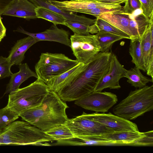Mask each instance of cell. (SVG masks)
Instances as JSON below:
<instances>
[{
  "mask_svg": "<svg viewBox=\"0 0 153 153\" xmlns=\"http://www.w3.org/2000/svg\"><path fill=\"white\" fill-rule=\"evenodd\" d=\"M112 53L100 52L87 63L70 85L57 93L64 101H75L94 91L108 71Z\"/></svg>",
  "mask_w": 153,
  "mask_h": 153,
  "instance_id": "obj_1",
  "label": "cell"
},
{
  "mask_svg": "<svg viewBox=\"0 0 153 153\" xmlns=\"http://www.w3.org/2000/svg\"><path fill=\"white\" fill-rule=\"evenodd\" d=\"M68 108L57 93L49 91L39 105L22 112L19 116L25 121L45 131L66 123L68 119L66 112Z\"/></svg>",
  "mask_w": 153,
  "mask_h": 153,
  "instance_id": "obj_2",
  "label": "cell"
},
{
  "mask_svg": "<svg viewBox=\"0 0 153 153\" xmlns=\"http://www.w3.org/2000/svg\"><path fill=\"white\" fill-rule=\"evenodd\" d=\"M54 141L44 131L26 121H14L2 130L0 146L26 145L49 146Z\"/></svg>",
  "mask_w": 153,
  "mask_h": 153,
  "instance_id": "obj_3",
  "label": "cell"
},
{
  "mask_svg": "<svg viewBox=\"0 0 153 153\" xmlns=\"http://www.w3.org/2000/svg\"><path fill=\"white\" fill-rule=\"evenodd\" d=\"M153 109V85L131 91L128 96L113 108L115 114L133 120Z\"/></svg>",
  "mask_w": 153,
  "mask_h": 153,
  "instance_id": "obj_4",
  "label": "cell"
},
{
  "mask_svg": "<svg viewBox=\"0 0 153 153\" xmlns=\"http://www.w3.org/2000/svg\"><path fill=\"white\" fill-rule=\"evenodd\" d=\"M49 91L46 85L37 79L28 86L9 93L6 106L19 116L39 105Z\"/></svg>",
  "mask_w": 153,
  "mask_h": 153,
  "instance_id": "obj_5",
  "label": "cell"
},
{
  "mask_svg": "<svg viewBox=\"0 0 153 153\" xmlns=\"http://www.w3.org/2000/svg\"><path fill=\"white\" fill-rule=\"evenodd\" d=\"M97 17L126 33L130 36V39L141 38L150 22V18L142 13L141 9L137 10L132 14L123 12L105 13Z\"/></svg>",
  "mask_w": 153,
  "mask_h": 153,
  "instance_id": "obj_6",
  "label": "cell"
},
{
  "mask_svg": "<svg viewBox=\"0 0 153 153\" xmlns=\"http://www.w3.org/2000/svg\"><path fill=\"white\" fill-rule=\"evenodd\" d=\"M79 63L62 53H41L35 65L37 78L46 84L53 78L74 67Z\"/></svg>",
  "mask_w": 153,
  "mask_h": 153,
  "instance_id": "obj_7",
  "label": "cell"
},
{
  "mask_svg": "<svg viewBox=\"0 0 153 153\" xmlns=\"http://www.w3.org/2000/svg\"><path fill=\"white\" fill-rule=\"evenodd\" d=\"M70 47L79 63L86 64L100 52L95 35L71 36Z\"/></svg>",
  "mask_w": 153,
  "mask_h": 153,
  "instance_id": "obj_8",
  "label": "cell"
},
{
  "mask_svg": "<svg viewBox=\"0 0 153 153\" xmlns=\"http://www.w3.org/2000/svg\"><path fill=\"white\" fill-rule=\"evenodd\" d=\"M74 137H87L116 132L88 117L83 112L65 123Z\"/></svg>",
  "mask_w": 153,
  "mask_h": 153,
  "instance_id": "obj_9",
  "label": "cell"
},
{
  "mask_svg": "<svg viewBox=\"0 0 153 153\" xmlns=\"http://www.w3.org/2000/svg\"><path fill=\"white\" fill-rule=\"evenodd\" d=\"M117 101V96L114 93L94 91L75 100L74 103L87 110L104 113L107 112Z\"/></svg>",
  "mask_w": 153,
  "mask_h": 153,
  "instance_id": "obj_10",
  "label": "cell"
},
{
  "mask_svg": "<svg viewBox=\"0 0 153 153\" xmlns=\"http://www.w3.org/2000/svg\"><path fill=\"white\" fill-rule=\"evenodd\" d=\"M86 114L91 119L116 132L139 131L135 123L111 113L96 112Z\"/></svg>",
  "mask_w": 153,
  "mask_h": 153,
  "instance_id": "obj_11",
  "label": "cell"
},
{
  "mask_svg": "<svg viewBox=\"0 0 153 153\" xmlns=\"http://www.w3.org/2000/svg\"><path fill=\"white\" fill-rule=\"evenodd\" d=\"M126 70L116 55L112 53L109 70L97 86L94 91L101 92L107 88L111 89L120 88L119 81L121 78L125 77Z\"/></svg>",
  "mask_w": 153,
  "mask_h": 153,
  "instance_id": "obj_12",
  "label": "cell"
},
{
  "mask_svg": "<svg viewBox=\"0 0 153 153\" xmlns=\"http://www.w3.org/2000/svg\"><path fill=\"white\" fill-rule=\"evenodd\" d=\"M14 31L31 36L39 41H47L54 42L70 47L71 45L69 31L59 28L57 27L56 25L54 24L49 29L43 32L38 33L28 32L20 27Z\"/></svg>",
  "mask_w": 153,
  "mask_h": 153,
  "instance_id": "obj_13",
  "label": "cell"
},
{
  "mask_svg": "<svg viewBox=\"0 0 153 153\" xmlns=\"http://www.w3.org/2000/svg\"><path fill=\"white\" fill-rule=\"evenodd\" d=\"M145 132L124 131L85 137L103 143L105 145H132L137 140L143 136Z\"/></svg>",
  "mask_w": 153,
  "mask_h": 153,
  "instance_id": "obj_14",
  "label": "cell"
},
{
  "mask_svg": "<svg viewBox=\"0 0 153 153\" xmlns=\"http://www.w3.org/2000/svg\"><path fill=\"white\" fill-rule=\"evenodd\" d=\"M150 18L149 25L141 38V47L147 74L153 79V18Z\"/></svg>",
  "mask_w": 153,
  "mask_h": 153,
  "instance_id": "obj_15",
  "label": "cell"
},
{
  "mask_svg": "<svg viewBox=\"0 0 153 153\" xmlns=\"http://www.w3.org/2000/svg\"><path fill=\"white\" fill-rule=\"evenodd\" d=\"M86 65V63H79L71 69L50 80L46 84L49 91L57 93L63 88L69 86L84 69Z\"/></svg>",
  "mask_w": 153,
  "mask_h": 153,
  "instance_id": "obj_16",
  "label": "cell"
},
{
  "mask_svg": "<svg viewBox=\"0 0 153 153\" xmlns=\"http://www.w3.org/2000/svg\"><path fill=\"white\" fill-rule=\"evenodd\" d=\"M36 6L29 0H13L2 15L25 19L37 18Z\"/></svg>",
  "mask_w": 153,
  "mask_h": 153,
  "instance_id": "obj_17",
  "label": "cell"
},
{
  "mask_svg": "<svg viewBox=\"0 0 153 153\" xmlns=\"http://www.w3.org/2000/svg\"><path fill=\"white\" fill-rule=\"evenodd\" d=\"M39 41L30 36L18 40L10 51L9 61L13 65H19L24 60L25 53L33 45Z\"/></svg>",
  "mask_w": 153,
  "mask_h": 153,
  "instance_id": "obj_18",
  "label": "cell"
},
{
  "mask_svg": "<svg viewBox=\"0 0 153 153\" xmlns=\"http://www.w3.org/2000/svg\"><path fill=\"white\" fill-rule=\"evenodd\" d=\"M19 68L18 72L11 74L4 95L19 89L20 85L29 78L34 77L37 78L36 72L30 69L27 63H22L19 66Z\"/></svg>",
  "mask_w": 153,
  "mask_h": 153,
  "instance_id": "obj_19",
  "label": "cell"
},
{
  "mask_svg": "<svg viewBox=\"0 0 153 153\" xmlns=\"http://www.w3.org/2000/svg\"><path fill=\"white\" fill-rule=\"evenodd\" d=\"M36 7H42L62 15L67 21H72L85 24L89 26L94 24L96 19H92L84 16H79L74 13L65 11L51 3L49 0H29Z\"/></svg>",
  "mask_w": 153,
  "mask_h": 153,
  "instance_id": "obj_20",
  "label": "cell"
},
{
  "mask_svg": "<svg viewBox=\"0 0 153 153\" xmlns=\"http://www.w3.org/2000/svg\"><path fill=\"white\" fill-rule=\"evenodd\" d=\"M140 69L136 66L126 70L125 77L128 79L127 82L136 88H141L147 85L150 82H153V79L143 75Z\"/></svg>",
  "mask_w": 153,
  "mask_h": 153,
  "instance_id": "obj_21",
  "label": "cell"
},
{
  "mask_svg": "<svg viewBox=\"0 0 153 153\" xmlns=\"http://www.w3.org/2000/svg\"><path fill=\"white\" fill-rule=\"evenodd\" d=\"M129 53L132 57L131 62L140 70L146 72L141 47V39H130Z\"/></svg>",
  "mask_w": 153,
  "mask_h": 153,
  "instance_id": "obj_22",
  "label": "cell"
},
{
  "mask_svg": "<svg viewBox=\"0 0 153 153\" xmlns=\"http://www.w3.org/2000/svg\"><path fill=\"white\" fill-rule=\"evenodd\" d=\"M35 12L37 18L47 20L55 25H64L67 21L62 15L44 7H36Z\"/></svg>",
  "mask_w": 153,
  "mask_h": 153,
  "instance_id": "obj_23",
  "label": "cell"
},
{
  "mask_svg": "<svg viewBox=\"0 0 153 153\" xmlns=\"http://www.w3.org/2000/svg\"><path fill=\"white\" fill-rule=\"evenodd\" d=\"M100 47V52H109L111 48L114 43L123 39L116 35L99 30L95 35Z\"/></svg>",
  "mask_w": 153,
  "mask_h": 153,
  "instance_id": "obj_24",
  "label": "cell"
},
{
  "mask_svg": "<svg viewBox=\"0 0 153 153\" xmlns=\"http://www.w3.org/2000/svg\"><path fill=\"white\" fill-rule=\"evenodd\" d=\"M44 132L54 141L65 140L74 137L65 123L58 125Z\"/></svg>",
  "mask_w": 153,
  "mask_h": 153,
  "instance_id": "obj_25",
  "label": "cell"
},
{
  "mask_svg": "<svg viewBox=\"0 0 153 153\" xmlns=\"http://www.w3.org/2000/svg\"><path fill=\"white\" fill-rule=\"evenodd\" d=\"M95 24L97 26L99 31L101 30L113 34L121 37L123 39H130V36L128 34L100 18L98 17L96 18Z\"/></svg>",
  "mask_w": 153,
  "mask_h": 153,
  "instance_id": "obj_26",
  "label": "cell"
},
{
  "mask_svg": "<svg viewBox=\"0 0 153 153\" xmlns=\"http://www.w3.org/2000/svg\"><path fill=\"white\" fill-rule=\"evenodd\" d=\"M64 25L69 28L74 34L80 35H88L89 32V27L90 26L79 22L66 21Z\"/></svg>",
  "mask_w": 153,
  "mask_h": 153,
  "instance_id": "obj_27",
  "label": "cell"
},
{
  "mask_svg": "<svg viewBox=\"0 0 153 153\" xmlns=\"http://www.w3.org/2000/svg\"><path fill=\"white\" fill-rule=\"evenodd\" d=\"M121 12H123V7L122 8L98 7L91 9L82 10L79 12V13L90 14L97 18L100 15L104 13Z\"/></svg>",
  "mask_w": 153,
  "mask_h": 153,
  "instance_id": "obj_28",
  "label": "cell"
},
{
  "mask_svg": "<svg viewBox=\"0 0 153 153\" xmlns=\"http://www.w3.org/2000/svg\"><path fill=\"white\" fill-rule=\"evenodd\" d=\"M13 65L7 57L0 56V80L10 76L11 67Z\"/></svg>",
  "mask_w": 153,
  "mask_h": 153,
  "instance_id": "obj_29",
  "label": "cell"
},
{
  "mask_svg": "<svg viewBox=\"0 0 153 153\" xmlns=\"http://www.w3.org/2000/svg\"><path fill=\"white\" fill-rule=\"evenodd\" d=\"M153 145V131L152 130L145 132L143 137L136 140L132 146H148Z\"/></svg>",
  "mask_w": 153,
  "mask_h": 153,
  "instance_id": "obj_30",
  "label": "cell"
},
{
  "mask_svg": "<svg viewBox=\"0 0 153 153\" xmlns=\"http://www.w3.org/2000/svg\"><path fill=\"white\" fill-rule=\"evenodd\" d=\"M125 3L123 7V13L132 14L137 10L141 9L139 0H126Z\"/></svg>",
  "mask_w": 153,
  "mask_h": 153,
  "instance_id": "obj_31",
  "label": "cell"
},
{
  "mask_svg": "<svg viewBox=\"0 0 153 153\" xmlns=\"http://www.w3.org/2000/svg\"><path fill=\"white\" fill-rule=\"evenodd\" d=\"M142 13L150 18L153 15V0H139Z\"/></svg>",
  "mask_w": 153,
  "mask_h": 153,
  "instance_id": "obj_32",
  "label": "cell"
},
{
  "mask_svg": "<svg viewBox=\"0 0 153 153\" xmlns=\"http://www.w3.org/2000/svg\"><path fill=\"white\" fill-rule=\"evenodd\" d=\"M13 0H0V15H2Z\"/></svg>",
  "mask_w": 153,
  "mask_h": 153,
  "instance_id": "obj_33",
  "label": "cell"
},
{
  "mask_svg": "<svg viewBox=\"0 0 153 153\" xmlns=\"http://www.w3.org/2000/svg\"><path fill=\"white\" fill-rule=\"evenodd\" d=\"M6 29L3 24L0 15V39H2L6 36Z\"/></svg>",
  "mask_w": 153,
  "mask_h": 153,
  "instance_id": "obj_34",
  "label": "cell"
},
{
  "mask_svg": "<svg viewBox=\"0 0 153 153\" xmlns=\"http://www.w3.org/2000/svg\"><path fill=\"white\" fill-rule=\"evenodd\" d=\"M96 1L105 3L115 4L124 3L126 0H95Z\"/></svg>",
  "mask_w": 153,
  "mask_h": 153,
  "instance_id": "obj_35",
  "label": "cell"
},
{
  "mask_svg": "<svg viewBox=\"0 0 153 153\" xmlns=\"http://www.w3.org/2000/svg\"><path fill=\"white\" fill-rule=\"evenodd\" d=\"M99 30L95 23L89 27V32L93 34L97 33Z\"/></svg>",
  "mask_w": 153,
  "mask_h": 153,
  "instance_id": "obj_36",
  "label": "cell"
},
{
  "mask_svg": "<svg viewBox=\"0 0 153 153\" xmlns=\"http://www.w3.org/2000/svg\"><path fill=\"white\" fill-rule=\"evenodd\" d=\"M3 108L0 109V130H2L6 126L3 123L2 119V114Z\"/></svg>",
  "mask_w": 153,
  "mask_h": 153,
  "instance_id": "obj_37",
  "label": "cell"
},
{
  "mask_svg": "<svg viewBox=\"0 0 153 153\" xmlns=\"http://www.w3.org/2000/svg\"><path fill=\"white\" fill-rule=\"evenodd\" d=\"M71 1H95V0H70Z\"/></svg>",
  "mask_w": 153,
  "mask_h": 153,
  "instance_id": "obj_38",
  "label": "cell"
},
{
  "mask_svg": "<svg viewBox=\"0 0 153 153\" xmlns=\"http://www.w3.org/2000/svg\"><path fill=\"white\" fill-rule=\"evenodd\" d=\"M2 130H0V134L1 133V131H2Z\"/></svg>",
  "mask_w": 153,
  "mask_h": 153,
  "instance_id": "obj_39",
  "label": "cell"
},
{
  "mask_svg": "<svg viewBox=\"0 0 153 153\" xmlns=\"http://www.w3.org/2000/svg\"><path fill=\"white\" fill-rule=\"evenodd\" d=\"M2 39H0V43L1 42V41Z\"/></svg>",
  "mask_w": 153,
  "mask_h": 153,
  "instance_id": "obj_40",
  "label": "cell"
}]
</instances>
